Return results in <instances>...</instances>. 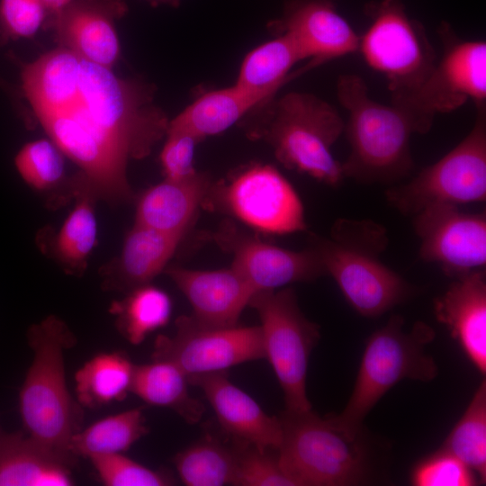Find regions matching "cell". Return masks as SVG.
Wrapping results in <instances>:
<instances>
[{
    "label": "cell",
    "instance_id": "obj_1",
    "mask_svg": "<svg viewBox=\"0 0 486 486\" xmlns=\"http://www.w3.org/2000/svg\"><path fill=\"white\" fill-rule=\"evenodd\" d=\"M21 91L34 122L78 167L97 200L128 202V164L148 157L169 120L155 85L57 47L21 64Z\"/></svg>",
    "mask_w": 486,
    "mask_h": 486
},
{
    "label": "cell",
    "instance_id": "obj_2",
    "mask_svg": "<svg viewBox=\"0 0 486 486\" xmlns=\"http://www.w3.org/2000/svg\"><path fill=\"white\" fill-rule=\"evenodd\" d=\"M33 352L19 392V411L26 435L74 467L72 437L82 429L80 403L70 395L65 378L64 351L76 344L68 326L50 315L27 331Z\"/></svg>",
    "mask_w": 486,
    "mask_h": 486
},
{
    "label": "cell",
    "instance_id": "obj_3",
    "mask_svg": "<svg viewBox=\"0 0 486 486\" xmlns=\"http://www.w3.org/2000/svg\"><path fill=\"white\" fill-rule=\"evenodd\" d=\"M337 95L348 112L344 131L350 151L341 164L345 178L370 184L408 176L414 168L410 139L419 133L413 117L392 103L374 100L364 80L356 74L338 77Z\"/></svg>",
    "mask_w": 486,
    "mask_h": 486
},
{
    "label": "cell",
    "instance_id": "obj_4",
    "mask_svg": "<svg viewBox=\"0 0 486 486\" xmlns=\"http://www.w3.org/2000/svg\"><path fill=\"white\" fill-rule=\"evenodd\" d=\"M250 114L248 135L268 142L284 166L331 186L340 184L342 165L331 148L345 122L334 106L312 94L290 92Z\"/></svg>",
    "mask_w": 486,
    "mask_h": 486
},
{
    "label": "cell",
    "instance_id": "obj_5",
    "mask_svg": "<svg viewBox=\"0 0 486 486\" xmlns=\"http://www.w3.org/2000/svg\"><path fill=\"white\" fill-rule=\"evenodd\" d=\"M389 239L386 229L369 220L339 219L329 238H314L326 274L360 315L379 317L409 299L413 287L380 260Z\"/></svg>",
    "mask_w": 486,
    "mask_h": 486
},
{
    "label": "cell",
    "instance_id": "obj_6",
    "mask_svg": "<svg viewBox=\"0 0 486 486\" xmlns=\"http://www.w3.org/2000/svg\"><path fill=\"white\" fill-rule=\"evenodd\" d=\"M434 338L428 324L418 321L406 331L404 319L392 315L368 338L352 394L343 411L330 416L334 423L356 437L367 414L396 383L403 379L431 382L437 365L425 348Z\"/></svg>",
    "mask_w": 486,
    "mask_h": 486
},
{
    "label": "cell",
    "instance_id": "obj_7",
    "mask_svg": "<svg viewBox=\"0 0 486 486\" xmlns=\"http://www.w3.org/2000/svg\"><path fill=\"white\" fill-rule=\"evenodd\" d=\"M282 441L276 450L283 472L296 486H345L366 482L370 455L362 434L351 437L330 417L312 411L279 418Z\"/></svg>",
    "mask_w": 486,
    "mask_h": 486
},
{
    "label": "cell",
    "instance_id": "obj_8",
    "mask_svg": "<svg viewBox=\"0 0 486 486\" xmlns=\"http://www.w3.org/2000/svg\"><path fill=\"white\" fill-rule=\"evenodd\" d=\"M368 13L371 23L359 36L357 51L385 77L391 103L408 111L436 64L435 49L401 0H381Z\"/></svg>",
    "mask_w": 486,
    "mask_h": 486
},
{
    "label": "cell",
    "instance_id": "obj_9",
    "mask_svg": "<svg viewBox=\"0 0 486 486\" xmlns=\"http://www.w3.org/2000/svg\"><path fill=\"white\" fill-rule=\"evenodd\" d=\"M388 202L413 216L435 204L457 205L486 200V104L476 106L469 133L434 164L407 183L389 188Z\"/></svg>",
    "mask_w": 486,
    "mask_h": 486
},
{
    "label": "cell",
    "instance_id": "obj_10",
    "mask_svg": "<svg viewBox=\"0 0 486 486\" xmlns=\"http://www.w3.org/2000/svg\"><path fill=\"white\" fill-rule=\"evenodd\" d=\"M248 306L259 316L266 358L284 392L285 410H310L306 377L320 327L303 315L292 288L256 292Z\"/></svg>",
    "mask_w": 486,
    "mask_h": 486
},
{
    "label": "cell",
    "instance_id": "obj_11",
    "mask_svg": "<svg viewBox=\"0 0 486 486\" xmlns=\"http://www.w3.org/2000/svg\"><path fill=\"white\" fill-rule=\"evenodd\" d=\"M202 206L225 212L256 230L289 234L306 229L302 202L273 166L253 164L212 184Z\"/></svg>",
    "mask_w": 486,
    "mask_h": 486
},
{
    "label": "cell",
    "instance_id": "obj_12",
    "mask_svg": "<svg viewBox=\"0 0 486 486\" xmlns=\"http://www.w3.org/2000/svg\"><path fill=\"white\" fill-rule=\"evenodd\" d=\"M175 326L172 336L157 337L151 359L173 363L187 378L266 358L260 326L205 327L191 316H180Z\"/></svg>",
    "mask_w": 486,
    "mask_h": 486
},
{
    "label": "cell",
    "instance_id": "obj_13",
    "mask_svg": "<svg viewBox=\"0 0 486 486\" xmlns=\"http://www.w3.org/2000/svg\"><path fill=\"white\" fill-rule=\"evenodd\" d=\"M443 54L415 95L408 112L420 133L429 131L437 113L453 112L468 100L486 102V43L460 40L447 26L440 32Z\"/></svg>",
    "mask_w": 486,
    "mask_h": 486
},
{
    "label": "cell",
    "instance_id": "obj_14",
    "mask_svg": "<svg viewBox=\"0 0 486 486\" xmlns=\"http://www.w3.org/2000/svg\"><path fill=\"white\" fill-rule=\"evenodd\" d=\"M413 217L420 240L419 256L455 278L486 265V215L463 212L457 205L435 204Z\"/></svg>",
    "mask_w": 486,
    "mask_h": 486
},
{
    "label": "cell",
    "instance_id": "obj_15",
    "mask_svg": "<svg viewBox=\"0 0 486 486\" xmlns=\"http://www.w3.org/2000/svg\"><path fill=\"white\" fill-rule=\"evenodd\" d=\"M216 243L232 255L231 266L250 284L255 293L325 275L316 249L293 251L248 234L226 221L214 233Z\"/></svg>",
    "mask_w": 486,
    "mask_h": 486
},
{
    "label": "cell",
    "instance_id": "obj_16",
    "mask_svg": "<svg viewBox=\"0 0 486 486\" xmlns=\"http://www.w3.org/2000/svg\"><path fill=\"white\" fill-rule=\"evenodd\" d=\"M268 28L274 35H286L314 68L358 50L359 36L337 11L335 0H290Z\"/></svg>",
    "mask_w": 486,
    "mask_h": 486
},
{
    "label": "cell",
    "instance_id": "obj_17",
    "mask_svg": "<svg viewBox=\"0 0 486 486\" xmlns=\"http://www.w3.org/2000/svg\"><path fill=\"white\" fill-rule=\"evenodd\" d=\"M127 12L125 0H70L48 25L58 47L112 68L121 55L116 21Z\"/></svg>",
    "mask_w": 486,
    "mask_h": 486
},
{
    "label": "cell",
    "instance_id": "obj_18",
    "mask_svg": "<svg viewBox=\"0 0 486 486\" xmlns=\"http://www.w3.org/2000/svg\"><path fill=\"white\" fill-rule=\"evenodd\" d=\"M165 272L188 300L193 310L191 317L202 326L238 325L255 294L247 280L231 266L219 270L172 266Z\"/></svg>",
    "mask_w": 486,
    "mask_h": 486
},
{
    "label": "cell",
    "instance_id": "obj_19",
    "mask_svg": "<svg viewBox=\"0 0 486 486\" xmlns=\"http://www.w3.org/2000/svg\"><path fill=\"white\" fill-rule=\"evenodd\" d=\"M202 389L220 427L238 442L260 450H277L282 441L279 418L266 414L248 393L234 385L227 371L187 378Z\"/></svg>",
    "mask_w": 486,
    "mask_h": 486
},
{
    "label": "cell",
    "instance_id": "obj_20",
    "mask_svg": "<svg viewBox=\"0 0 486 486\" xmlns=\"http://www.w3.org/2000/svg\"><path fill=\"white\" fill-rule=\"evenodd\" d=\"M436 320L482 374L486 373V282L482 270L456 278L434 302Z\"/></svg>",
    "mask_w": 486,
    "mask_h": 486
},
{
    "label": "cell",
    "instance_id": "obj_21",
    "mask_svg": "<svg viewBox=\"0 0 486 486\" xmlns=\"http://www.w3.org/2000/svg\"><path fill=\"white\" fill-rule=\"evenodd\" d=\"M183 238L134 223L119 256L100 270L103 288L129 292L148 284L165 271Z\"/></svg>",
    "mask_w": 486,
    "mask_h": 486
},
{
    "label": "cell",
    "instance_id": "obj_22",
    "mask_svg": "<svg viewBox=\"0 0 486 486\" xmlns=\"http://www.w3.org/2000/svg\"><path fill=\"white\" fill-rule=\"evenodd\" d=\"M212 184L200 172L183 180L165 178L138 199L134 223L184 237Z\"/></svg>",
    "mask_w": 486,
    "mask_h": 486
},
{
    "label": "cell",
    "instance_id": "obj_23",
    "mask_svg": "<svg viewBox=\"0 0 486 486\" xmlns=\"http://www.w3.org/2000/svg\"><path fill=\"white\" fill-rule=\"evenodd\" d=\"M276 93L252 91L236 84L208 91L169 120L167 128L188 131L202 141L242 122L254 110L273 100Z\"/></svg>",
    "mask_w": 486,
    "mask_h": 486
},
{
    "label": "cell",
    "instance_id": "obj_24",
    "mask_svg": "<svg viewBox=\"0 0 486 486\" xmlns=\"http://www.w3.org/2000/svg\"><path fill=\"white\" fill-rule=\"evenodd\" d=\"M71 184L75 205L48 249L65 272L81 275L97 242V198L81 173L71 178Z\"/></svg>",
    "mask_w": 486,
    "mask_h": 486
},
{
    "label": "cell",
    "instance_id": "obj_25",
    "mask_svg": "<svg viewBox=\"0 0 486 486\" xmlns=\"http://www.w3.org/2000/svg\"><path fill=\"white\" fill-rule=\"evenodd\" d=\"M71 468L23 432H10L0 448V486H70Z\"/></svg>",
    "mask_w": 486,
    "mask_h": 486
},
{
    "label": "cell",
    "instance_id": "obj_26",
    "mask_svg": "<svg viewBox=\"0 0 486 486\" xmlns=\"http://www.w3.org/2000/svg\"><path fill=\"white\" fill-rule=\"evenodd\" d=\"M188 384L186 375L176 364L152 360L148 364H135L130 392L147 404L168 408L187 423L195 424L202 418L204 407L191 397Z\"/></svg>",
    "mask_w": 486,
    "mask_h": 486
},
{
    "label": "cell",
    "instance_id": "obj_27",
    "mask_svg": "<svg viewBox=\"0 0 486 486\" xmlns=\"http://www.w3.org/2000/svg\"><path fill=\"white\" fill-rule=\"evenodd\" d=\"M134 368L123 352L94 356L75 374L78 402L95 409L122 400L130 392Z\"/></svg>",
    "mask_w": 486,
    "mask_h": 486
},
{
    "label": "cell",
    "instance_id": "obj_28",
    "mask_svg": "<svg viewBox=\"0 0 486 486\" xmlns=\"http://www.w3.org/2000/svg\"><path fill=\"white\" fill-rule=\"evenodd\" d=\"M302 60L293 42L284 34H275L273 40L246 55L235 84L252 91H278L295 76L311 68L307 64L302 70L290 74L292 68Z\"/></svg>",
    "mask_w": 486,
    "mask_h": 486
},
{
    "label": "cell",
    "instance_id": "obj_29",
    "mask_svg": "<svg viewBox=\"0 0 486 486\" xmlns=\"http://www.w3.org/2000/svg\"><path fill=\"white\" fill-rule=\"evenodd\" d=\"M110 311L115 316L118 331L136 346L168 322L172 302L166 292L148 284L129 292L123 300L112 302Z\"/></svg>",
    "mask_w": 486,
    "mask_h": 486
},
{
    "label": "cell",
    "instance_id": "obj_30",
    "mask_svg": "<svg viewBox=\"0 0 486 486\" xmlns=\"http://www.w3.org/2000/svg\"><path fill=\"white\" fill-rule=\"evenodd\" d=\"M148 432L142 408L105 417L84 430L71 440L70 451L78 456L122 453Z\"/></svg>",
    "mask_w": 486,
    "mask_h": 486
},
{
    "label": "cell",
    "instance_id": "obj_31",
    "mask_svg": "<svg viewBox=\"0 0 486 486\" xmlns=\"http://www.w3.org/2000/svg\"><path fill=\"white\" fill-rule=\"evenodd\" d=\"M174 463L187 486L233 485L236 448L230 449L211 437L203 438L178 453Z\"/></svg>",
    "mask_w": 486,
    "mask_h": 486
},
{
    "label": "cell",
    "instance_id": "obj_32",
    "mask_svg": "<svg viewBox=\"0 0 486 486\" xmlns=\"http://www.w3.org/2000/svg\"><path fill=\"white\" fill-rule=\"evenodd\" d=\"M442 449L454 454L486 481V382L483 380L467 409L453 428Z\"/></svg>",
    "mask_w": 486,
    "mask_h": 486
},
{
    "label": "cell",
    "instance_id": "obj_33",
    "mask_svg": "<svg viewBox=\"0 0 486 486\" xmlns=\"http://www.w3.org/2000/svg\"><path fill=\"white\" fill-rule=\"evenodd\" d=\"M15 168L24 183L40 193H53L61 185L71 187L65 171L64 154L49 140L25 144L14 158Z\"/></svg>",
    "mask_w": 486,
    "mask_h": 486
},
{
    "label": "cell",
    "instance_id": "obj_34",
    "mask_svg": "<svg viewBox=\"0 0 486 486\" xmlns=\"http://www.w3.org/2000/svg\"><path fill=\"white\" fill-rule=\"evenodd\" d=\"M89 459L107 486H166L175 482L167 473L146 467L122 453L96 454Z\"/></svg>",
    "mask_w": 486,
    "mask_h": 486
},
{
    "label": "cell",
    "instance_id": "obj_35",
    "mask_svg": "<svg viewBox=\"0 0 486 486\" xmlns=\"http://www.w3.org/2000/svg\"><path fill=\"white\" fill-rule=\"evenodd\" d=\"M236 448V486H296L281 469L277 456L271 450H260L238 442Z\"/></svg>",
    "mask_w": 486,
    "mask_h": 486
},
{
    "label": "cell",
    "instance_id": "obj_36",
    "mask_svg": "<svg viewBox=\"0 0 486 486\" xmlns=\"http://www.w3.org/2000/svg\"><path fill=\"white\" fill-rule=\"evenodd\" d=\"M410 482L416 486H471L480 482L472 469L442 448L414 467Z\"/></svg>",
    "mask_w": 486,
    "mask_h": 486
},
{
    "label": "cell",
    "instance_id": "obj_37",
    "mask_svg": "<svg viewBox=\"0 0 486 486\" xmlns=\"http://www.w3.org/2000/svg\"><path fill=\"white\" fill-rule=\"evenodd\" d=\"M47 15L40 0H0V42L34 36Z\"/></svg>",
    "mask_w": 486,
    "mask_h": 486
},
{
    "label": "cell",
    "instance_id": "obj_38",
    "mask_svg": "<svg viewBox=\"0 0 486 486\" xmlns=\"http://www.w3.org/2000/svg\"><path fill=\"white\" fill-rule=\"evenodd\" d=\"M160 153V163L166 179L183 180L195 175L194 150L201 142L188 131L169 129Z\"/></svg>",
    "mask_w": 486,
    "mask_h": 486
},
{
    "label": "cell",
    "instance_id": "obj_39",
    "mask_svg": "<svg viewBox=\"0 0 486 486\" xmlns=\"http://www.w3.org/2000/svg\"><path fill=\"white\" fill-rule=\"evenodd\" d=\"M0 89L6 94L9 98L13 107L16 111L17 114L25 123L26 127L32 128L35 122L32 116V113L24 102V97L21 89L15 88L14 85L6 81L0 76Z\"/></svg>",
    "mask_w": 486,
    "mask_h": 486
},
{
    "label": "cell",
    "instance_id": "obj_40",
    "mask_svg": "<svg viewBox=\"0 0 486 486\" xmlns=\"http://www.w3.org/2000/svg\"><path fill=\"white\" fill-rule=\"evenodd\" d=\"M70 0H40L50 18L58 13Z\"/></svg>",
    "mask_w": 486,
    "mask_h": 486
},
{
    "label": "cell",
    "instance_id": "obj_41",
    "mask_svg": "<svg viewBox=\"0 0 486 486\" xmlns=\"http://www.w3.org/2000/svg\"><path fill=\"white\" fill-rule=\"evenodd\" d=\"M145 1L154 7L159 6V5H168L175 8L178 7L181 2V0H145Z\"/></svg>",
    "mask_w": 486,
    "mask_h": 486
},
{
    "label": "cell",
    "instance_id": "obj_42",
    "mask_svg": "<svg viewBox=\"0 0 486 486\" xmlns=\"http://www.w3.org/2000/svg\"><path fill=\"white\" fill-rule=\"evenodd\" d=\"M10 432H6L3 429L0 425V448L3 446L4 443L7 439Z\"/></svg>",
    "mask_w": 486,
    "mask_h": 486
}]
</instances>
